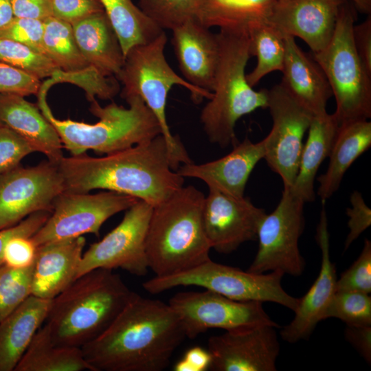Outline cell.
Here are the masks:
<instances>
[{
	"label": "cell",
	"mask_w": 371,
	"mask_h": 371,
	"mask_svg": "<svg viewBox=\"0 0 371 371\" xmlns=\"http://www.w3.org/2000/svg\"><path fill=\"white\" fill-rule=\"evenodd\" d=\"M186 337L169 304L135 293L111 324L81 349L93 371H161Z\"/></svg>",
	"instance_id": "1"
},
{
	"label": "cell",
	"mask_w": 371,
	"mask_h": 371,
	"mask_svg": "<svg viewBox=\"0 0 371 371\" xmlns=\"http://www.w3.org/2000/svg\"><path fill=\"white\" fill-rule=\"evenodd\" d=\"M65 192L88 193L95 189L129 195L153 207L183 186L184 178L172 168L165 137H155L122 150L92 157L85 153L57 163Z\"/></svg>",
	"instance_id": "2"
},
{
	"label": "cell",
	"mask_w": 371,
	"mask_h": 371,
	"mask_svg": "<svg viewBox=\"0 0 371 371\" xmlns=\"http://www.w3.org/2000/svg\"><path fill=\"white\" fill-rule=\"evenodd\" d=\"M134 293L113 270H91L51 300L45 324L56 344L81 348L111 324Z\"/></svg>",
	"instance_id": "3"
},
{
	"label": "cell",
	"mask_w": 371,
	"mask_h": 371,
	"mask_svg": "<svg viewBox=\"0 0 371 371\" xmlns=\"http://www.w3.org/2000/svg\"><path fill=\"white\" fill-rule=\"evenodd\" d=\"M204 200V194L189 185L153 207L146 254L155 276L175 274L210 259L203 224Z\"/></svg>",
	"instance_id": "4"
},
{
	"label": "cell",
	"mask_w": 371,
	"mask_h": 371,
	"mask_svg": "<svg viewBox=\"0 0 371 371\" xmlns=\"http://www.w3.org/2000/svg\"><path fill=\"white\" fill-rule=\"evenodd\" d=\"M54 76L42 82L37 105L58 134L63 148L72 156L92 150L99 154H111L149 140L161 134L159 122L139 97L126 101L128 108L112 102L104 107L95 100L89 110L99 120L87 124L70 119L56 118L47 100L49 89L58 83Z\"/></svg>",
	"instance_id": "5"
},
{
	"label": "cell",
	"mask_w": 371,
	"mask_h": 371,
	"mask_svg": "<svg viewBox=\"0 0 371 371\" xmlns=\"http://www.w3.org/2000/svg\"><path fill=\"white\" fill-rule=\"evenodd\" d=\"M219 58L212 95L203 108L200 120L210 142L221 148L238 142L237 121L267 106V89L256 91L247 80L245 67L251 57L247 30L220 29Z\"/></svg>",
	"instance_id": "6"
},
{
	"label": "cell",
	"mask_w": 371,
	"mask_h": 371,
	"mask_svg": "<svg viewBox=\"0 0 371 371\" xmlns=\"http://www.w3.org/2000/svg\"><path fill=\"white\" fill-rule=\"evenodd\" d=\"M167 36L163 31L153 41L133 46L124 56V64L116 76L123 88L121 96L126 100L139 97L159 122L161 135L169 149L172 168L192 162L179 136L173 135L166 120L168 93L174 85L187 89L196 104L210 100L212 93L198 88L180 77L168 63L164 54Z\"/></svg>",
	"instance_id": "7"
},
{
	"label": "cell",
	"mask_w": 371,
	"mask_h": 371,
	"mask_svg": "<svg viewBox=\"0 0 371 371\" xmlns=\"http://www.w3.org/2000/svg\"><path fill=\"white\" fill-rule=\"evenodd\" d=\"M356 19L347 0L341 5L334 34L325 48L312 53L324 71L336 102L339 126L371 117V74L363 65L353 41Z\"/></svg>",
	"instance_id": "8"
},
{
	"label": "cell",
	"mask_w": 371,
	"mask_h": 371,
	"mask_svg": "<svg viewBox=\"0 0 371 371\" xmlns=\"http://www.w3.org/2000/svg\"><path fill=\"white\" fill-rule=\"evenodd\" d=\"M279 271L254 273L217 263L211 259L175 274L149 279L143 288L158 294L177 286H196L237 301L271 302L294 311L300 301L282 288Z\"/></svg>",
	"instance_id": "9"
},
{
	"label": "cell",
	"mask_w": 371,
	"mask_h": 371,
	"mask_svg": "<svg viewBox=\"0 0 371 371\" xmlns=\"http://www.w3.org/2000/svg\"><path fill=\"white\" fill-rule=\"evenodd\" d=\"M304 204L284 188L278 205L271 213L266 214L259 225L258 251L247 271H279L293 276L302 274L305 261L298 243L305 226Z\"/></svg>",
	"instance_id": "10"
},
{
	"label": "cell",
	"mask_w": 371,
	"mask_h": 371,
	"mask_svg": "<svg viewBox=\"0 0 371 371\" xmlns=\"http://www.w3.org/2000/svg\"><path fill=\"white\" fill-rule=\"evenodd\" d=\"M138 199L113 192L97 194L64 192L56 199L45 224L30 238L37 247L85 234L100 235L103 223L112 216L126 210Z\"/></svg>",
	"instance_id": "11"
},
{
	"label": "cell",
	"mask_w": 371,
	"mask_h": 371,
	"mask_svg": "<svg viewBox=\"0 0 371 371\" xmlns=\"http://www.w3.org/2000/svg\"><path fill=\"white\" fill-rule=\"evenodd\" d=\"M168 304L178 315L189 339L210 328L228 331L260 325L280 328L265 312L262 302L237 301L210 290L179 292Z\"/></svg>",
	"instance_id": "12"
},
{
	"label": "cell",
	"mask_w": 371,
	"mask_h": 371,
	"mask_svg": "<svg viewBox=\"0 0 371 371\" xmlns=\"http://www.w3.org/2000/svg\"><path fill=\"white\" fill-rule=\"evenodd\" d=\"M273 126L265 140L266 160L269 167L289 188L296 177L303 137L314 114L295 99L280 83L267 89V106Z\"/></svg>",
	"instance_id": "13"
},
{
	"label": "cell",
	"mask_w": 371,
	"mask_h": 371,
	"mask_svg": "<svg viewBox=\"0 0 371 371\" xmlns=\"http://www.w3.org/2000/svg\"><path fill=\"white\" fill-rule=\"evenodd\" d=\"M153 207L139 200L126 210L122 221L82 254L76 279L98 268H120L144 276L149 269L146 237Z\"/></svg>",
	"instance_id": "14"
},
{
	"label": "cell",
	"mask_w": 371,
	"mask_h": 371,
	"mask_svg": "<svg viewBox=\"0 0 371 371\" xmlns=\"http://www.w3.org/2000/svg\"><path fill=\"white\" fill-rule=\"evenodd\" d=\"M64 192L58 165L49 160L0 174V230L35 212L52 213L56 199Z\"/></svg>",
	"instance_id": "15"
},
{
	"label": "cell",
	"mask_w": 371,
	"mask_h": 371,
	"mask_svg": "<svg viewBox=\"0 0 371 371\" xmlns=\"http://www.w3.org/2000/svg\"><path fill=\"white\" fill-rule=\"evenodd\" d=\"M276 327L260 325L225 331L207 341L214 371H275L280 353Z\"/></svg>",
	"instance_id": "16"
},
{
	"label": "cell",
	"mask_w": 371,
	"mask_h": 371,
	"mask_svg": "<svg viewBox=\"0 0 371 371\" xmlns=\"http://www.w3.org/2000/svg\"><path fill=\"white\" fill-rule=\"evenodd\" d=\"M203 209V224L211 249L230 254L243 243L257 239L259 225L266 215L245 196L236 198L208 188Z\"/></svg>",
	"instance_id": "17"
},
{
	"label": "cell",
	"mask_w": 371,
	"mask_h": 371,
	"mask_svg": "<svg viewBox=\"0 0 371 371\" xmlns=\"http://www.w3.org/2000/svg\"><path fill=\"white\" fill-rule=\"evenodd\" d=\"M346 1L278 0L268 22L282 34L301 38L312 53H317L331 40Z\"/></svg>",
	"instance_id": "18"
},
{
	"label": "cell",
	"mask_w": 371,
	"mask_h": 371,
	"mask_svg": "<svg viewBox=\"0 0 371 371\" xmlns=\"http://www.w3.org/2000/svg\"><path fill=\"white\" fill-rule=\"evenodd\" d=\"M316 241L322 253L319 273L307 293L300 298L293 320L280 331L282 338L289 343L307 339L316 325L324 319V312L336 291L337 275L330 256V235L324 203L320 212Z\"/></svg>",
	"instance_id": "19"
},
{
	"label": "cell",
	"mask_w": 371,
	"mask_h": 371,
	"mask_svg": "<svg viewBox=\"0 0 371 371\" xmlns=\"http://www.w3.org/2000/svg\"><path fill=\"white\" fill-rule=\"evenodd\" d=\"M265 140L252 142L248 137L233 146L232 150L219 159L203 164H182L177 172L181 177L196 178L208 188L241 198L249 177L256 164L264 159Z\"/></svg>",
	"instance_id": "20"
},
{
	"label": "cell",
	"mask_w": 371,
	"mask_h": 371,
	"mask_svg": "<svg viewBox=\"0 0 371 371\" xmlns=\"http://www.w3.org/2000/svg\"><path fill=\"white\" fill-rule=\"evenodd\" d=\"M172 32V44L184 79L212 92L219 58L217 34L197 19L188 21Z\"/></svg>",
	"instance_id": "21"
},
{
	"label": "cell",
	"mask_w": 371,
	"mask_h": 371,
	"mask_svg": "<svg viewBox=\"0 0 371 371\" xmlns=\"http://www.w3.org/2000/svg\"><path fill=\"white\" fill-rule=\"evenodd\" d=\"M86 239L83 236L36 247L32 295L52 300L76 278Z\"/></svg>",
	"instance_id": "22"
},
{
	"label": "cell",
	"mask_w": 371,
	"mask_h": 371,
	"mask_svg": "<svg viewBox=\"0 0 371 371\" xmlns=\"http://www.w3.org/2000/svg\"><path fill=\"white\" fill-rule=\"evenodd\" d=\"M283 36L285 57L280 84L314 115L326 113L333 93L324 71L312 56L298 46L293 36Z\"/></svg>",
	"instance_id": "23"
},
{
	"label": "cell",
	"mask_w": 371,
	"mask_h": 371,
	"mask_svg": "<svg viewBox=\"0 0 371 371\" xmlns=\"http://www.w3.org/2000/svg\"><path fill=\"white\" fill-rule=\"evenodd\" d=\"M0 124L25 139L35 152L44 154L47 160L58 163L63 157V144L53 125L37 104L14 93L0 94Z\"/></svg>",
	"instance_id": "24"
},
{
	"label": "cell",
	"mask_w": 371,
	"mask_h": 371,
	"mask_svg": "<svg viewBox=\"0 0 371 371\" xmlns=\"http://www.w3.org/2000/svg\"><path fill=\"white\" fill-rule=\"evenodd\" d=\"M51 300L31 295L0 322V371L14 370L45 323Z\"/></svg>",
	"instance_id": "25"
},
{
	"label": "cell",
	"mask_w": 371,
	"mask_h": 371,
	"mask_svg": "<svg viewBox=\"0 0 371 371\" xmlns=\"http://www.w3.org/2000/svg\"><path fill=\"white\" fill-rule=\"evenodd\" d=\"M78 47L89 64L104 76H117L124 61L117 36L104 11L71 25Z\"/></svg>",
	"instance_id": "26"
},
{
	"label": "cell",
	"mask_w": 371,
	"mask_h": 371,
	"mask_svg": "<svg viewBox=\"0 0 371 371\" xmlns=\"http://www.w3.org/2000/svg\"><path fill=\"white\" fill-rule=\"evenodd\" d=\"M339 127L333 114L328 113L314 115L311 122L296 177L288 188L292 195L304 203L315 201V177L322 163L330 153Z\"/></svg>",
	"instance_id": "27"
},
{
	"label": "cell",
	"mask_w": 371,
	"mask_h": 371,
	"mask_svg": "<svg viewBox=\"0 0 371 371\" xmlns=\"http://www.w3.org/2000/svg\"><path fill=\"white\" fill-rule=\"evenodd\" d=\"M371 146V122H351L339 127L329 155L326 171L317 177V194L323 202L340 187L343 177L353 162Z\"/></svg>",
	"instance_id": "28"
},
{
	"label": "cell",
	"mask_w": 371,
	"mask_h": 371,
	"mask_svg": "<svg viewBox=\"0 0 371 371\" xmlns=\"http://www.w3.org/2000/svg\"><path fill=\"white\" fill-rule=\"evenodd\" d=\"M93 371L80 348L56 344L42 325L14 371Z\"/></svg>",
	"instance_id": "29"
},
{
	"label": "cell",
	"mask_w": 371,
	"mask_h": 371,
	"mask_svg": "<svg viewBox=\"0 0 371 371\" xmlns=\"http://www.w3.org/2000/svg\"><path fill=\"white\" fill-rule=\"evenodd\" d=\"M278 0H201L197 20L205 27L247 30L268 21Z\"/></svg>",
	"instance_id": "30"
},
{
	"label": "cell",
	"mask_w": 371,
	"mask_h": 371,
	"mask_svg": "<svg viewBox=\"0 0 371 371\" xmlns=\"http://www.w3.org/2000/svg\"><path fill=\"white\" fill-rule=\"evenodd\" d=\"M120 41L124 55L133 46L148 43L164 30L133 0H100Z\"/></svg>",
	"instance_id": "31"
},
{
	"label": "cell",
	"mask_w": 371,
	"mask_h": 371,
	"mask_svg": "<svg viewBox=\"0 0 371 371\" xmlns=\"http://www.w3.org/2000/svg\"><path fill=\"white\" fill-rule=\"evenodd\" d=\"M250 55L256 57L254 69L246 78L254 87L267 74L282 71L285 57L284 36L268 21H260L250 25L247 30Z\"/></svg>",
	"instance_id": "32"
},
{
	"label": "cell",
	"mask_w": 371,
	"mask_h": 371,
	"mask_svg": "<svg viewBox=\"0 0 371 371\" xmlns=\"http://www.w3.org/2000/svg\"><path fill=\"white\" fill-rule=\"evenodd\" d=\"M44 54L65 72H77L89 67L76 43L72 25L54 16L43 21Z\"/></svg>",
	"instance_id": "33"
},
{
	"label": "cell",
	"mask_w": 371,
	"mask_h": 371,
	"mask_svg": "<svg viewBox=\"0 0 371 371\" xmlns=\"http://www.w3.org/2000/svg\"><path fill=\"white\" fill-rule=\"evenodd\" d=\"M0 62L40 80L54 76L56 65L46 56L21 43L0 38Z\"/></svg>",
	"instance_id": "34"
},
{
	"label": "cell",
	"mask_w": 371,
	"mask_h": 371,
	"mask_svg": "<svg viewBox=\"0 0 371 371\" xmlns=\"http://www.w3.org/2000/svg\"><path fill=\"white\" fill-rule=\"evenodd\" d=\"M201 0H139V8L161 30L197 19Z\"/></svg>",
	"instance_id": "35"
},
{
	"label": "cell",
	"mask_w": 371,
	"mask_h": 371,
	"mask_svg": "<svg viewBox=\"0 0 371 371\" xmlns=\"http://www.w3.org/2000/svg\"><path fill=\"white\" fill-rule=\"evenodd\" d=\"M34 264L26 267H0V322L32 295Z\"/></svg>",
	"instance_id": "36"
},
{
	"label": "cell",
	"mask_w": 371,
	"mask_h": 371,
	"mask_svg": "<svg viewBox=\"0 0 371 371\" xmlns=\"http://www.w3.org/2000/svg\"><path fill=\"white\" fill-rule=\"evenodd\" d=\"M335 317L346 326H371V297L357 291H335L324 314V319Z\"/></svg>",
	"instance_id": "37"
},
{
	"label": "cell",
	"mask_w": 371,
	"mask_h": 371,
	"mask_svg": "<svg viewBox=\"0 0 371 371\" xmlns=\"http://www.w3.org/2000/svg\"><path fill=\"white\" fill-rule=\"evenodd\" d=\"M54 76L59 83L71 82L85 89L89 102L95 100V95L101 99H111L119 92V85L113 76H103L92 67L77 72H65L60 69Z\"/></svg>",
	"instance_id": "38"
},
{
	"label": "cell",
	"mask_w": 371,
	"mask_h": 371,
	"mask_svg": "<svg viewBox=\"0 0 371 371\" xmlns=\"http://www.w3.org/2000/svg\"><path fill=\"white\" fill-rule=\"evenodd\" d=\"M336 291L371 293V242L365 239L357 259L336 282Z\"/></svg>",
	"instance_id": "39"
},
{
	"label": "cell",
	"mask_w": 371,
	"mask_h": 371,
	"mask_svg": "<svg viewBox=\"0 0 371 371\" xmlns=\"http://www.w3.org/2000/svg\"><path fill=\"white\" fill-rule=\"evenodd\" d=\"M34 152V149L25 139L0 124V174L18 167L25 156Z\"/></svg>",
	"instance_id": "40"
},
{
	"label": "cell",
	"mask_w": 371,
	"mask_h": 371,
	"mask_svg": "<svg viewBox=\"0 0 371 371\" xmlns=\"http://www.w3.org/2000/svg\"><path fill=\"white\" fill-rule=\"evenodd\" d=\"M43 34V21L38 19L14 17L8 25L0 28V38L21 43L44 54Z\"/></svg>",
	"instance_id": "41"
},
{
	"label": "cell",
	"mask_w": 371,
	"mask_h": 371,
	"mask_svg": "<svg viewBox=\"0 0 371 371\" xmlns=\"http://www.w3.org/2000/svg\"><path fill=\"white\" fill-rule=\"evenodd\" d=\"M41 83V80L0 62V94L36 95Z\"/></svg>",
	"instance_id": "42"
},
{
	"label": "cell",
	"mask_w": 371,
	"mask_h": 371,
	"mask_svg": "<svg viewBox=\"0 0 371 371\" xmlns=\"http://www.w3.org/2000/svg\"><path fill=\"white\" fill-rule=\"evenodd\" d=\"M52 16L73 25L104 11L100 0H51Z\"/></svg>",
	"instance_id": "43"
},
{
	"label": "cell",
	"mask_w": 371,
	"mask_h": 371,
	"mask_svg": "<svg viewBox=\"0 0 371 371\" xmlns=\"http://www.w3.org/2000/svg\"><path fill=\"white\" fill-rule=\"evenodd\" d=\"M350 202L351 206L348 207L346 212L349 218V233L344 243L345 250L371 225V210L366 205L361 193L357 190L353 191Z\"/></svg>",
	"instance_id": "44"
},
{
	"label": "cell",
	"mask_w": 371,
	"mask_h": 371,
	"mask_svg": "<svg viewBox=\"0 0 371 371\" xmlns=\"http://www.w3.org/2000/svg\"><path fill=\"white\" fill-rule=\"evenodd\" d=\"M51 212L41 211L32 214L18 224L0 230V267L3 265V253L7 243L17 236L31 238L46 222Z\"/></svg>",
	"instance_id": "45"
},
{
	"label": "cell",
	"mask_w": 371,
	"mask_h": 371,
	"mask_svg": "<svg viewBox=\"0 0 371 371\" xmlns=\"http://www.w3.org/2000/svg\"><path fill=\"white\" fill-rule=\"evenodd\" d=\"M36 246L30 238L17 236L7 243L3 253V264L14 268H23L34 264Z\"/></svg>",
	"instance_id": "46"
},
{
	"label": "cell",
	"mask_w": 371,
	"mask_h": 371,
	"mask_svg": "<svg viewBox=\"0 0 371 371\" xmlns=\"http://www.w3.org/2000/svg\"><path fill=\"white\" fill-rule=\"evenodd\" d=\"M14 17L44 21L52 16L51 0H10Z\"/></svg>",
	"instance_id": "47"
},
{
	"label": "cell",
	"mask_w": 371,
	"mask_h": 371,
	"mask_svg": "<svg viewBox=\"0 0 371 371\" xmlns=\"http://www.w3.org/2000/svg\"><path fill=\"white\" fill-rule=\"evenodd\" d=\"M354 44L363 65L371 74V16L353 27Z\"/></svg>",
	"instance_id": "48"
},
{
	"label": "cell",
	"mask_w": 371,
	"mask_h": 371,
	"mask_svg": "<svg viewBox=\"0 0 371 371\" xmlns=\"http://www.w3.org/2000/svg\"><path fill=\"white\" fill-rule=\"evenodd\" d=\"M211 355L207 350L194 346L188 350L174 366L175 371H205L210 369Z\"/></svg>",
	"instance_id": "49"
},
{
	"label": "cell",
	"mask_w": 371,
	"mask_h": 371,
	"mask_svg": "<svg viewBox=\"0 0 371 371\" xmlns=\"http://www.w3.org/2000/svg\"><path fill=\"white\" fill-rule=\"evenodd\" d=\"M345 337L363 358L371 363V326H346Z\"/></svg>",
	"instance_id": "50"
},
{
	"label": "cell",
	"mask_w": 371,
	"mask_h": 371,
	"mask_svg": "<svg viewBox=\"0 0 371 371\" xmlns=\"http://www.w3.org/2000/svg\"><path fill=\"white\" fill-rule=\"evenodd\" d=\"M14 18L10 0H0V28Z\"/></svg>",
	"instance_id": "51"
},
{
	"label": "cell",
	"mask_w": 371,
	"mask_h": 371,
	"mask_svg": "<svg viewBox=\"0 0 371 371\" xmlns=\"http://www.w3.org/2000/svg\"><path fill=\"white\" fill-rule=\"evenodd\" d=\"M355 6L361 12L370 14L371 0H352Z\"/></svg>",
	"instance_id": "52"
}]
</instances>
